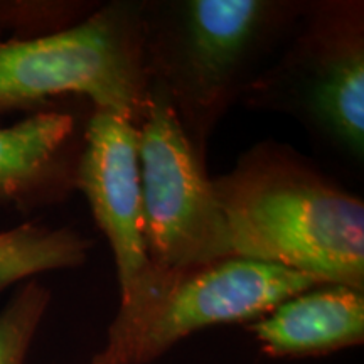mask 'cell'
Segmentation results:
<instances>
[{
	"label": "cell",
	"mask_w": 364,
	"mask_h": 364,
	"mask_svg": "<svg viewBox=\"0 0 364 364\" xmlns=\"http://www.w3.org/2000/svg\"><path fill=\"white\" fill-rule=\"evenodd\" d=\"M233 257L364 290V204L294 150L260 144L211 179Z\"/></svg>",
	"instance_id": "6da1fadb"
},
{
	"label": "cell",
	"mask_w": 364,
	"mask_h": 364,
	"mask_svg": "<svg viewBox=\"0 0 364 364\" xmlns=\"http://www.w3.org/2000/svg\"><path fill=\"white\" fill-rule=\"evenodd\" d=\"M306 2H140L150 86L169 100L199 157L263 63L292 34Z\"/></svg>",
	"instance_id": "7a4b0ae2"
},
{
	"label": "cell",
	"mask_w": 364,
	"mask_h": 364,
	"mask_svg": "<svg viewBox=\"0 0 364 364\" xmlns=\"http://www.w3.org/2000/svg\"><path fill=\"white\" fill-rule=\"evenodd\" d=\"M324 282L272 263L228 257L204 265L159 268L145 289L122 299L91 364H149L193 332L253 322Z\"/></svg>",
	"instance_id": "3957f363"
},
{
	"label": "cell",
	"mask_w": 364,
	"mask_h": 364,
	"mask_svg": "<svg viewBox=\"0 0 364 364\" xmlns=\"http://www.w3.org/2000/svg\"><path fill=\"white\" fill-rule=\"evenodd\" d=\"M149 91L140 2L115 0L68 29L0 43V113L71 93L136 127Z\"/></svg>",
	"instance_id": "277c9868"
},
{
	"label": "cell",
	"mask_w": 364,
	"mask_h": 364,
	"mask_svg": "<svg viewBox=\"0 0 364 364\" xmlns=\"http://www.w3.org/2000/svg\"><path fill=\"white\" fill-rule=\"evenodd\" d=\"M241 100L299 117L336 149L363 159V2H306L284 53Z\"/></svg>",
	"instance_id": "5b68a950"
},
{
	"label": "cell",
	"mask_w": 364,
	"mask_h": 364,
	"mask_svg": "<svg viewBox=\"0 0 364 364\" xmlns=\"http://www.w3.org/2000/svg\"><path fill=\"white\" fill-rule=\"evenodd\" d=\"M136 132L144 235L152 263L186 268L233 257L206 164L169 100L152 86Z\"/></svg>",
	"instance_id": "8992f818"
},
{
	"label": "cell",
	"mask_w": 364,
	"mask_h": 364,
	"mask_svg": "<svg viewBox=\"0 0 364 364\" xmlns=\"http://www.w3.org/2000/svg\"><path fill=\"white\" fill-rule=\"evenodd\" d=\"M76 188L115 258L120 300L145 289L159 268L145 245L139 174V132L127 118L93 110L83 132Z\"/></svg>",
	"instance_id": "52a82bcc"
},
{
	"label": "cell",
	"mask_w": 364,
	"mask_h": 364,
	"mask_svg": "<svg viewBox=\"0 0 364 364\" xmlns=\"http://www.w3.org/2000/svg\"><path fill=\"white\" fill-rule=\"evenodd\" d=\"M248 329L272 358L324 356L364 341V290L322 284L284 300Z\"/></svg>",
	"instance_id": "ba28073f"
},
{
	"label": "cell",
	"mask_w": 364,
	"mask_h": 364,
	"mask_svg": "<svg viewBox=\"0 0 364 364\" xmlns=\"http://www.w3.org/2000/svg\"><path fill=\"white\" fill-rule=\"evenodd\" d=\"M76 142V120L61 112H41L0 129V196L31 201L76 188L80 159L66 154Z\"/></svg>",
	"instance_id": "9c48e42d"
},
{
	"label": "cell",
	"mask_w": 364,
	"mask_h": 364,
	"mask_svg": "<svg viewBox=\"0 0 364 364\" xmlns=\"http://www.w3.org/2000/svg\"><path fill=\"white\" fill-rule=\"evenodd\" d=\"M93 241L71 228L26 223L0 231V292L39 273L83 265Z\"/></svg>",
	"instance_id": "30bf717a"
},
{
	"label": "cell",
	"mask_w": 364,
	"mask_h": 364,
	"mask_svg": "<svg viewBox=\"0 0 364 364\" xmlns=\"http://www.w3.org/2000/svg\"><path fill=\"white\" fill-rule=\"evenodd\" d=\"M51 292L38 280H27L0 312V364H24L38 334Z\"/></svg>",
	"instance_id": "8fae6325"
}]
</instances>
